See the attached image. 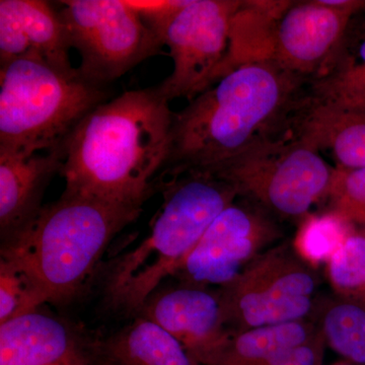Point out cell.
Here are the masks:
<instances>
[{"label": "cell", "mask_w": 365, "mask_h": 365, "mask_svg": "<svg viewBox=\"0 0 365 365\" xmlns=\"http://www.w3.org/2000/svg\"><path fill=\"white\" fill-rule=\"evenodd\" d=\"M309 86L266 55L240 62L174 113L160 175L210 170L254 144L285 135Z\"/></svg>", "instance_id": "1"}, {"label": "cell", "mask_w": 365, "mask_h": 365, "mask_svg": "<svg viewBox=\"0 0 365 365\" xmlns=\"http://www.w3.org/2000/svg\"><path fill=\"white\" fill-rule=\"evenodd\" d=\"M169 104L153 86L91 110L63 143L64 191L143 207L169 157Z\"/></svg>", "instance_id": "2"}, {"label": "cell", "mask_w": 365, "mask_h": 365, "mask_svg": "<svg viewBox=\"0 0 365 365\" xmlns=\"http://www.w3.org/2000/svg\"><path fill=\"white\" fill-rule=\"evenodd\" d=\"M143 207L64 191L41 210L18 241L1 249L30 282L34 307L73 299L110 242Z\"/></svg>", "instance_id": "3"}, {"label": "cell", "mask_w": 365, "mask_h": 365, "mask_svg": "<svg viewBox=\"0 0 365 365\" xmlns=\"http://www.w3.org/2000/svg\"><path fill=\"white\" fill-rule=\"evenodd\" d=\"M160 182L163 204L150 235L106 274V302L122 314H139L160 283L179 270L213 220L239 198L232 185L204 170L165 175Z\"/></svg>", "instance_id": "4"}, {"label": "cell", "mask_w": 365, "mask_h": 365, "mask_svg": "<svg viewBox=\"0 0 365 365\" xmlns=\"http://www.w3.org/2000/svg\"><path fill=\"white\" fill-rule=\"evenodd\" d=\"M103 86L91 85L37 59L0 69V150L37 153L59 148L97 106Z\"/></svg>", "instance_id": "5"}, {"label": "cell", "mask_w": 365, "mask_h": 365, "mask_svg": "<svg viewBox=\"0 0 365 365\" xmlns=\"http://www.w3.org/2000/svg\"><path fill=\"white\" fill-rule=\"evenodd\" d=\"M163 45L174 68L157 86L169 102L193 100L222 76L232 46L235 21L244 1H132Z\"/></svg>", "instance_id": "6"}, {"label": "cell", "mask_w": 365, "mask_h": 365, "mask_svg": "<svg viewBox=\"0 0 365 365\" xmlns=\"http://www.w3.org/2000/svg\"><path fill=\"white\" fill-rule=\"evenodd\" d=\"M333 169L319 151L287 134L254 144L204 172L232 185L240 198L271 215L297 218L326 197Z\"/></svg>", "instance_id": "7"}, {"label": "cell", "mask_w": 365, "mask_h": 365, "mask_svg": "<svg viewBox=\"0 0 365 365\" xmlns=\"http://www.w3.org/2000/svg\"><path fill=\"white\" fill-rule=\"evenodd\" d=\"M318 278L294 246L263 252L220 288L227 333L304 321L314 306Z\"/></svg>", "instance_id": "8"}, {"label": "cell", "mask_w": 365, "mask_h": 365, "mask_svg": "<svg viewBox=\"0 0 365 365\" xmlns=\"http://www.w3.org/2000/svg\"><path fill=\"white\" fill-rule=\"evenodd\" d=\"M58 13L71 48L81 56L78 76L103 86L158 54L163 43L131 1H61Z\"/></svg>", "instance_id": "9"}, {"label": "cell", "mask_w": 365, "mask_h": 365, "mask_svg": "<svg viewBox=\"0 0 365 365\" xmlns=\"http://www.w3.org/2000/svg\"><path fill=\"white\" fill-rule=\"evenodd\" d=\"M242 199L213 220L174 277L198 287H227L277 237L273 215Z\"/></svg>", "instance_id": "10"}, {"label": "cell", "mask_w": 365, "mask_h": 365, "mask_svg": "<svg viewBox=\"0 0 365 365\" xmlns=\"http://www.w3.org/2000/svg\"><path fill=\"white\" fill-rule=\"evenodd\" d=\"M364 6V0L285 2L271 24L269 57L312 83L337 52L352 16Z\"/></svg>", "instance_id": "11"}, {"label": "cell", "mask_w": 365, "mask_h": 365, "mask_svg": "<svg viewBox=\"0 0 365 365\" xmlns=\"http://www.w3.org/2000/svg\"><path fill=\"white\" fill-rule=\"evenodd\" d=\"M63 145L37 153L0 150L1 249L25 234L38 217L48 184L60 173Z\"/></svg>", "instance_id": "12"}, {"label": "cell", "mask_w": 365, "mask_h": 365, "mask_svg": "<svg viewBox=\"0 0 365 365\" xmlns=\"http://www.w3.org/2000/svg\"><path fill=\"white\" fill-rule=\"evenodd\" d=\"M71 46L58 11L42 0L0 1V66L21 58L37 59L76 73Z\"/></svg>", "instance_id": "13"}, {"label": "cell", "mask_w": 365, "mask_h": 365, "mask_svg": "<svg viewBox=\"0 0 365 365\" xmlns=\"http://www.w3.org/2000/svg\"><path fill=\"white\" fill-rule=\"evenodd\" d=\"M138 316L157 323L199 356H207L227 334L220 292L188 283L158 289Z\"/></svg>", "instance_id": "14"}, {"label": "cell", "mask_w": 365, "mask_h": 365, "mask_svg": "<svg viewBox=\"0 0 365 365\" xmlns=\"http://www.w3.org/2000/svg\"><path fill=\"white\" fill-rule=\"evenodd\" d=\"M287 134L319 151H329L336 167L365 169V110L321 97L309 86Z\"/></svg>", "instance_id": "15"}, {"label": "cell", "mask_w": 365, "mask_h": 365, "mask_svg": "<svg viewBox=\"0 0 365 365\" xmlns=\"http://www.w3.org/2000/svg\"><path fill=\"white\" fill-rule=\"evenodd\" d=\"M85 359L78 330L39 309L0 324V365H60Z\"/></svg>", "instance_id": "16"}, {"label": "cell", "mask_w": 365, "mask_h": 365, "mask_svg": "<svg viewBox=\"0 0 365 365\" xmlns=\"http://www.w3.org/2000/svg\"><path fill=\"white\" fill-rule=\"evenodd\" d=\"M97 348L109 365H194L179 340L143 316Z\"/></svg>", "instance_id": "17"}, {"label": "cell", "mask_w": 365, "mask_h": 365, "mask_svg": "<svg viewBox=\"0 0 365 365\" xmlns=\"http://www.w3.org/2000/svg\"><path fill=\"white\" fill-rule=\"evenodd\" d=\"M309 88L321 97L365 110V6L352 16L337 52Z\"/></svg>", "instance_id": "18"}, {"label": "cell", "mask_w": 365, "mask_h": 365, "mask_svg": "<svg viewBox=\"0 0 365 365\" xmlns=\"http://www.w3.org/2000/svg\"><path fill=\"white\" fill-rule=\"evenodd\" d=\"M317 332L304 321L227 333L206 357H222L227 364H263L288 348L304 344Z\"/></svg>", "instance_id": "19"}, {"label": "cell", "mask_w": 365, "mask_h": 365, "mask_svg": "<svg viewBox=\"0 0 365 365\" xmlns=\"http://www.w3.org/2000/svg\"><path fill=\"white\" fill-rule=\"evenodd\" d=\"M319 331L346 359L365 364V300L338 299L324 311Z\"/></svg>", "instance_id": "20"}, {"label": "cell", "mask_w": 365, "mask_h": 365, "mask_svg": "<svg viewBox=\"0 0 365 365\" xmlns=\"http://www.w3.org/2000/svg\"><path fill=\"white\" fill-rule=\"evenodd\" d=\"M355 225L332 210L304 218L294 248L309 265L328 262Z\"/></svg>", "instance_id": "21"}, {"label": "cell", "mask_w": 365, "mask_h": 365, "mask_svg": "<svg viewBox=\"0 0 365 365\" xmlns=\"http://www.w3.org/2000/svg\"><path fill=\"white\" fill-rule=\"evenodd\" d=\"M328 273L340 297L365 300V228H353L328 261Z\"/></svg>", "instance_id": "22"}, {"label": "cell", "mask_w": 365, "mask_h": 365, "mask_svg": "<svg viewBox=\"0 0 365 365\" xmlns=\"http://www.w3.org/2000/svg\"><path fill=\"white\" fill-rule=\"evenodd\" d=\"M326 198L330 210L365 228V169L334 168Z\"/></svg>", "instance_id": "23"}, {"label": "cell", "mask_w": 365, "mask_h": 365, "mask_svg": "<svg viewBox=\"0 0 365 365\" xmlns=\"http://www.w3.org/2000/svg\"><path fill=\"white\" fill-rule=\"evenodd\" d=\"M36 309L25 274L13 262L0 258V324Z\"/></svg>", "instance_id": "24"}, {"label": "cell", "mask_w": 365, "mask_h": 365, "mask_svg": "<svg viewBox=\"0 0 365 365\" xmlns=\"http://www.w3.org/2000/svg\"><path fill=\"white\" fill-rule=\"evenodd\" d=\"M313 338L304 344L278 353L264 365H316L317 350Z\"/></svg>", "instance_id": "25"}, {"label": "cell", "mask_w": 365, "mask_h": 365, "mask_svg": "<svg viewBox=\"0 0 365 365\" xmlns=\"http://www.w3.org/2000/svg\"><path fill=\"white\" fill-rule=\"evenodd\" d=\"M336 365H349V364H336Z\"/></svg>", "instance_id": "26"}]
</instances>
